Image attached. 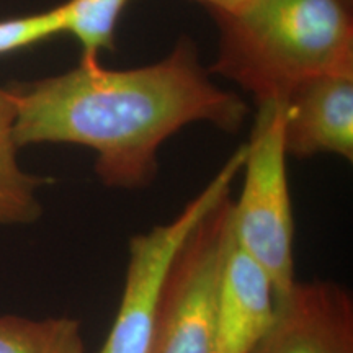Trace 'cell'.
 <instances>
[{
    "mask_svg": "<svg viewBox=\"0 0 353 353\" xmlns=\"http://www.w3.org/2000/svg\"><path fill=\"white\" fill-rule=\"evenodd\" d=\"M131 0H68L57 6L61 33H69L81 44V64H100L105 51L114 50L118 20Z\"/></svg>",
    "mask_w": 353,
    "mask_h": 353,
    "instance_id": "30bf717a",
    "label": "cell"
},
{
    "mask_svg": "<svg viewBox=\"0 0 353 353\" xmlns=\"http://www.w3.org/2000/svg\"><path fill=\"white\" fill-rule=\"evenodd\" d=\"M244 161L245 144H242L174 219L131 237L121 299L99 353L151 352L162 290L175 255L196 224L224 196L231 195Z\"/></svg>",
    "mask_w": 353,
    "mask_h": 353,
    "instance_id": "277c9868",
    "label": "cell"
},
{
    "mask_svg": "<svg viewBox=\"0 0 353 353\" xmlns=\"http://www.w3.org/2000/svg\"><path fill=\"white\" fill-rule=\"evenodd\" d=\"M353 0H249L213 15L219 28L211 72L255 101L283 100L299 83L353 72Z\"/></svg>",
    "mask_w": 353,
    "mask_h": 353,
    "instance_id": "7a4b0ae2",
    "label": "cell"
},
{
    "mask_svg": "<svg viewBox=\"0 0 353 353\" xmlns=\"http://www.w3.org/2000/svg\"><path fill=\"white\" fill-rule=\"evenodd\" d=\"M0 353H87L81 322L72 317L0 316Z\"/></svg>",
    "mask_w": 353,
    "mask_h": 353,
    "instance_id": "8fae6325",
    "label": "cell"
},
{
    "mask_svg": "<svg viewBox=\"0 0 353 353\" xmlns=\"http://www.w3.org/2000/svg\"><path fill=\"white\" fill-rule=\"evenodd\" d=\"M285 149L306 159L335 154L353 159V72H334L299 83L281 100Z\"/></svg>",
    "mask_w": 353,
    "mask_h": 353,
    "instance_id": "52a82bcc",
    "label": "cell"
},
{
    "mask_svg": "<svg viewBox=\"0 0 353 353\" xmlns=\"http://www.w3.org/2000/svg\"><path fill=\"white\" fill-rule=\"evenodd\" d=\"M10 92L19 148L83 145L95 152L100 182L120 190L149 187L159 170V149L182 128L205 121L237 132L249 113L239 95L211 82L190 38H180L156 64L112 70L79 63Z\"/></svg>",
    "mask_w": 353,
    "mask_h": 353,
    "instance_id": "6da1fadb",
    "label": "cell"
},
{
    "mask_svg": "<svg viewBox=\"0 0 353 353\" xmlns=\"http://www.w3.org/2000/svg\"><path fill=\"white\" fill-rule=\"evenodd\" d=\"M195 2L208 8L211 15H228L241 10L249 0H195Z\"/></svg>",
    "mask_w": 353,
    "mask_h": 353,
    "instance_id": "4fadbf2b",
    "label": "cell"
},
{
    "mask_svg": "<svg viewBox=\"0 0 353 353\" xmlns=\"http://www.w3.org/2000/svg\"><path fill=\"white\" fill-rule=\"evenodd\" d=\"M286 159L283 103L281 100L259 103L245 143L242 192L231 203V229L234 242L268 272L278 301L298 281Z\"/></svg>",
    "mask_w": 353,
    "mask_h": 353,
    "instance_id": "3957f363",
    "label": "cell"
},
{
    "mask_svg": "<svg viewBox=\"0 0 353 353\" xmlns=\"http://www.w3.org/2000/svg\"><path fill=\"white\" fill-rule=\"evenodd\" d=\"M13 123V95L10 88H0V224H32L43 213L37 193L46 180L20 167Z\"/></svg>",
    "mask_w": 353,
    "mask_h": 353,
    "instance_id": "9c48e42d",
    "label": "cell"
},
{
    "mask_svg": "<svg viewBox=\"0 0 353 353\" xmlns=\"http://www.w3.org/2000/svg\"><path fill=\"white\" fill-rule=\"evenodd\" d=\"M252 353H353V298L335 281H296Z\"/></svg>",
    "mask_w": 353,
    "mask_h": 353,
    "instance_id": "8992f818",
    "label": "cell"
},
{
    "mask_svg": "<svg viewBox=\"0 0 353 353\" xmlns=\"http://www.w3.org/2000/svg\"><path fill=\"white\" fill-rule=\"evenodd\" d=\"M276 307L268 272L231 234L216 291V353H252L270 330Z\"/></svg>",
    "mask_w": 353,
    "mask_h": 353,
    "instance_id": "ba28073f",
    "label": "cell"
},
{
    "mask_svg": "<svg viewBox=\"0 0 353 353\" xmlns=\"http://www.w3.org/2000/svg\"><path fill=\"white\" fill-rule=\"evenodd\" d=\"M231 203L224 196L175 255L149 353H216V291L231 242Z\"/></svg>",
    "mask_w": 353,
    "mask_h": 353,
    "instance_id": "5b68a950",
    "label": "cell"
},
{
    "mask_svg": "<svg viewBox=\"0 0 353 353\" xmlns=\"http://www.w3.org/2000/svg\"><path fill=\"white\" fill-rule=\"evenodd\" d=\"M61 33L57 8L0 21V56L33 46Z\"/></svg>",
    "mask_w": 353,
    "mask_h": 353,
    "instance_id": "7c38bea8",
    "label": "cell"
}]
</instances>
